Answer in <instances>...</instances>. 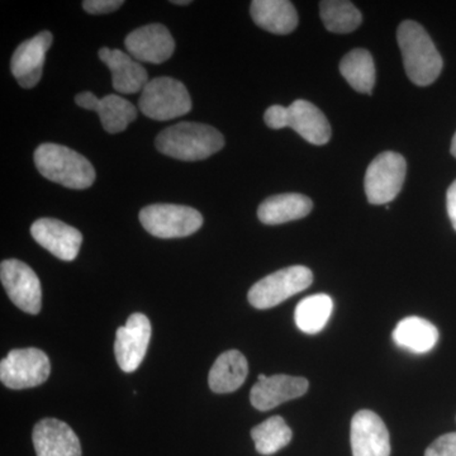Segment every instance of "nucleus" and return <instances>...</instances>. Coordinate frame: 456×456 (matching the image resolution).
Listing matches in <instances>:
<instances>
[{
  "label": "nucleus",
  "instance_id": "nucleus-2",
  "mask_svg": "<svg viewBox=\"0 0 456 456\" xmlns=\"http://www.w3.org/2000/svg\"><path fill=\"white\" fill-rule=\"evenodd\" d=\"M397 40L408 79L419 86L434 83L443 71L444 61L424 27L415 20H404L398 27Z\"/></svg>",
  "mask_w": 456,
  "mask_h": 456
},
{
  "label": "nucleus",
  "instance_id": "nucleus-16",
  "mask_svg": "<svg viewBox=\"0 0 456 456\" xmlns=\"http://www.w3.org/2000/svg\"><path fill=\"white\" fill-rule=\"evenodd\" d=\"M75 103L86 110H94L101 117L102 126L108 134H119L137 118V110L127 99L110 94L102 99L93 93L83 92L75 97Z\"/></svg>",
  "mask_w": 456,
  "mask_h": 456
},
{
  "label": "nucleus",
  "instance_id": "nucleus-15",
  "mask_svg": "<svg viewBox=\"0 0 456 456\" xmlns=\"http://www.w3.org/2000/svg\"><path fill=\"white\" fill-rule=\"evenodd\" d=\"M32 439L37 456H82L79 437L60 419H42L33 428Z\"/></svg>",
  "mask_w": 456,
  "mask_h": 456
},
{
  "label": "nucleus",
  "instance_id": "nucleus-12",
  "mask_svg": "<svg viewBox=\"0 0 456 456\" xmlns=\"http://www.w3.org/2000/svg\"><path fill=\"white\" fill-rule=\"evenodd\" d=\"M126 49L137 61L163 64L173 56L175 42L163 25H149L134 29L125 40Z\"/></svg>",
  "mask_w": 456,
  "mask_h": 456
},
{
  "label": "nucleus",
  "instance_id": "nucleus-17",
  "mask_svg": "<svg viewBox=\"0 0 456 456\" xmlns=\"http://www.w3.org/2000/svg\"><path fill=\"white\" fill-rule=\"evenodd\" d=\"M308 387L310 383L305 378L272 375L255 384L251 389V404L259 411L273 410L290 399L302 397Z\"/></svg>",
  "mask_w": 456,
  "mask_h": 456
},
{
  "label": "nucleus",
  "instance_id": "nucleus-25",
  "mask_svg": "<svg viewBox=\"0 0 456 456\" xmlns=\"http://www.w3.org/2000/svg\"><path fill=\"white\" fill-rule=\"evenodd\" d=\"M340 73L351 88L371 94L375 84V66L370 53L364 49L350 51L340 62Z\"/></svg>",
  "mask_w": 456,
  "mask_h": 456
},
{
  "label": "nucleus",
  "instance_id": "nucleus-13",
  "mask_svg": "<svg viewBox=\"0 0 456 456\" xmlns=\"http://www.w3.org/2000/svg\"><path fill=\"white\" fill-rule=\"evenodd\" d=\"M53 40V33L44 31L23 42L14 51L11 70L22 88H33L40 82L46 53Z\"/></svg>",
  "mask_w": 456,
  "mask_h": 456
},
{
  "label": "nucleus",
  "instance_id": "nucleus-9",
  "mask_svg": "<svg viewBox=\"0 0 456 456\" xmlns=\"http://www.w3.org/2000/svg\"><path fill=\"white\" fill-rule=\"evenodd\" d=\"M0 279L11 301L29 314H40L42 288L40 279L27 264L17 259L2 261Z\"/></svg>",
  "mask_w": 456,
  "mask_h": 456
},
{
  "label": "nucleus",
  "instance_id": "nucleus-8",
  "mask_svg": "<svg viewBox=\"0 0 456 456\" xmlns=\"http://www.w3.org/2000/svg\"><path fill=\"white\" fill-rule=\"evenodd\" d=\"M49 356L40 349L12 350L0 362V380L11 389L33 388L49 379Z\"/></svg>",
  "mask_w": 456,
  "mask_h": 456
},
{
  "label": "nucleus",
  "instance_id": "nucleus-29",
  "mask_svg": "<svg viewBox=\"0 0 456 456\" xmlns=\"http://www.w3.org/2000/svg\"><path fill=\"white\" fill-rule=\"evenodd\" d=\"M122 5V0H86L83 2L84 11L88 12L89 14L112 13Z\"/></svg>",
  "mask_w": 456,
  "mask_h": 456
},
{
  "label": "nucleus",
  "instance_id": "nucleus-3",
  "mask_svg": "<svg viewBox=\"0 0 456 456\" xmlns=\"http://www.w3.org/2000/svg\"><path fill=\"white\" fill-rule=\"evenodd\" d=\"M35 164L42 176L66 188L82 191L92 187L95 180V169L88 159L56 143L38 146Z\"/></svg>",
  "mask_w": 456,
  "mask_h": 456
},
{
  "label": "nucleus",
  "instance_id": "nucleus-1",
  "mask_svg": "<svg viewBox=\"0 0 456 456\" xmlns=\"http://www.w3.org/2000/svg\"><path fill=\"white\" fill-rule=\"evenodd\" d=\"M224 139L220 131L203 123L180 122L161 131L156 149L182 161H200L221 151Z\"/></svg>",
  "mask_w": 456,
  "mask_h": 456
},
{
  "label": "nucleus",
  "instance_id": "nucleus-32",
  "mask_svg": "<svg viewBox=\"0 0 456 456\" xmlns=\"http://www.w3.org/2000/svg\"><path fill=\"white\" fill-rule=\"evenodd\" d=\"M173 3V4H176V5H188V4H191V0H174V2H171Z\"/></svg>",
  "mask_w": 456,
  "mask_h": 456
},
{
  "label": "nucleus",
  "instance_id": "nucleus-30",
  "mask_svg": "<svg viewBox=\"0 0 456 456\" xmlns=\"http://www.w3.org/2000/svg\"><path fill=\"white\" fill-rule=\"evenodd\" d=\"M264 121H265L266 126L273 128V130H281V128L287 127L288 107H269L265 114H264Z\"/></svg>",
  "mask_w": 456,
  "mask_h": 456
},
{
  "label": "nucleus",
  "instance_id": "nucleus-24",
  "mask_svg": "<svg viewBox=\"0 0 456 456\" xmlns=\"http://www.w3.org/2000/svg\"><path fill=\"white\" fill-rule=\"evenodd\" d=\"M334 301L327 294H314L307 297L297 305L294 312L296 325L308 335L322 331L331 317Z\"/></svg>",
  "mask_w": 456,
  "mask_h": 456
},
{
  "label": "nucleus",
  "instance_id": "nucleus-5",
  "mask_svg": "<svg viewBox=\"0 0 456 456\" xmlns=\"http://www.w3.org/2000/svg\"><path fill=\"white\" fill-rule=\"evenodd\" d=\"M140 222L150 235L179 239L197 232L203 217L197 209L179 204H151L141 209Z\"/></svg>",
  "mask_w": 456,
  "mask_h": 456
},
{
  "label": "nucleus",
  "instance_id": "nucleus-28",
  "mask_svg": "<svg viewBox=\"0 0 456 456\" xmlns=\"http://www.w3.org/2000/svg\"><path fill=\"white\" fill-rule=\"evenodd\" d=\"M425 456H456V432L443 435L426 450Z\"/></svg>",
  "mask_w": 456,
  "mask_h": 456
},
{
  "label": "nucleus",
  "instance_id": "nucleus-4",
  "mask_svg": "<svg viewBox=\"0 0 456 456\" xmlns=\"http://www.w3.org/2000/svg\"><path fill=\"white\" fill-rule=\"evenodd\" d=\"M141 112L155 121H169L191 110V99L184 84L169 77L146 84L139 101Z\"/></svg>",
  "mask_w": 456,
  "mask_h": 456
},
{
  "label": "nucleus",
  "instance_id": "nucleus-21",
  "mask_svg": "<svg viewBox=\"0 0 456 456\" xmlns=\"http://www.w3.org/2000/svg\"><path fill=\"white\" fill-rule=\"evenodd\" d=\"M312 208L314 203L303 194H278L260 204L257 217L265 224H281L305 218L310 215Z\"/></svg>",
  "mask_w": 456,
  "mask_h": 456
},
{
  "label": "nucleus",
  "instance_id": "nucleus-7",
  "mask_svg": "<svg viewBox=\"0 0 456 456\" xmlns=\"http://www.w3.org/2000/svg\"><path fill=\"white\" fill-rule=\"evenodd\" d=\"M407 163L397 152L386 151L369 165L364 187L369 203L380 206L395 200L406 179Z\"/></svg>",
  "mask_w": 456,
  "mask_h": 456
},
{
  "label": "nucleus",
  "instance_id": "nucleus-34",
  "mask_svg": "<svg viewBox=\"0 0 456 456\" xmlns=\"http://www.w3.org/2000/svg\"><path fill=\"white\" fill-rule=\"evenodd\" d=\"M265 378H266V375H264V374L259 375V380H264V379H265Z\"/></svg>",
  "mask_w": 456,
  "mask_h": 456
},
{
  "label": "nucleus",
  "instance_id": "nucleus-20",
  "mask_svg": "<svg viewBox=\"0 0 456 456\" xmlns=\"http://www.w3.org/2000/svg\"><path fill=\"white\" fill-rule=\"evenodd\" d=\"M250 12L260 28L274 35H288L298 26V13L287 0H254Z\"/></svg>",
  "mask_w": 456,
  "mask_h": 456
},
{
  "label": "nucleus",
  "instance_id": "nucleus-33",
  "mask_svg": "<svg viewBox=\"0 0 456 456\" xmlns=\"http://www.w3.org/2000/svg\"><path fill=\"white\" fill-rule=\"evenodd\" d=\"M452 154L454 156V158H456V132L452 141Z\"/></svg>",
  "mask_w": 456,
  "mask_h": 456
},
{
  "label": "nucleus",
  "instance_id": "nucleus-26",
  "mask_svg": "<svg viewBox=\"0 0 456 456\" xmlns=\"http://www.w3.org/2000/svg\"><path fill=\"white\" fill-rule=\"evenodd\" d=\"M255 449L261 455H273L292 441L293 434L283 417L273 416L251 430Z\"/></svg>",
  "mask_w": 456,
  "mask_h": 456
},
{
  "label": "nucleus",
  "instance_id": "nucleus-18",
  "mask_svg": "<svg viewBox=\"0 0 456 456\" xmlns=\"http://www.w3.org/2000/svg\"><path fill=\"white\" fill-rule=\"evenodd\" d=\"M99 59L110 68L112 73L113 88L122 94H134L142 92L150 82L146 69L134 57L121 50L108 47L99 50Z\"/></svg>",
  "mask_w": 456,
  "mask_h": 456
},
{
  "label": "nucleus",
  "instance_id": "nucleus-31",
  "mask_svg": "<svg viewBox=\"0 0 456 456\" xmlns=\"http://www.w3.org/2000/svg\"><path fill=\"white\" fill-rule=\"evenodd\" d=\"M446 208H448V215L452 227L456 231V180L450 185L448 193H446Z\"/></svg>",
  "mask_w": 456,
  "mask_h": 456
},
{
  "label": "nucleus",
  "instance_id": "nucleus-11",
  "mask_svg": "<svg viewBox=\"0 0 456 456\" xmlns=\"http://www.w3.org/2000/svg\"><path fill=\"white\" fill-rule=\"evenodd\" d=\"M353 456H389L391 439L388 428L373 411L362 410L351 421Z\"/></svg>",
  "mask_w": 456,
  "mask_h": 456
},
{
  "label": "nucleus",
  "instance_id": "nucleus-6",
  "mask_svg": "<svg viewBox=\"0 0 456 456\" xmlns=\"http://www.w3.org/2000/svg\"><path fill=\"white\" fill-rule=\"evenodd\" d=\"M312 283L314 274L310 269L301 265L289 266L254 284L248 290V302L257 310H268L307 289Z\"/></svg>",
  "mask_w": 456,
  "mask_h": 456
},
{
  "label": "nucleus",
  "instance_id": "nucleus-27",
  "mask_svg": "<svg viewBox=\"0 0 456 456\" xmlns=\"http://www.w3.org/2000/svg\"><path fill=\"white\" fill-rule=\"evenodd\" d=\"M321 20L327 31L350 33L355 31L362 23V16L359 9L345 0H325L320 4Z\"/></svg>",
  "mask_w": 456,
  "mask_h": 456
},
{
  "label": "nucleus",
  "instance_id": "nucleus-14",
  "mask_svg": "<svg viewBox=\"0 0 456 456\" xmlns=\"http://www.w3.org/2000/svg\"><path fill=\"white\" fill-rule=\"evenodd\" d=\"M31 235L42 248L64 261L77 259L83 242L79 230L53 218L36 221L31 227Z\"/></svg>",
  "mask_w": 456,
  "mask_h": 456
},
{
  "label": "nucleus",
  "instance_id": "nucleus-23",
  "mask_svg": "<svg viewBox=\"0 0 456 456\" xmlns=\"http://www.w3.org/2000/svg\"><path fill=\"white\" fill-rule=\"evenodd\" d=\"M392 336L397 346L415 354L428 353L439 341L436 327L430 321L416 316L403 318Z\"/></svg>",
  "mask_w": 456,
  "mask_h": 456
},
{
  "label": "nucleus",
  "instance_id": "nucleus-22",
  "mask_svg": "<svg viewBox=\"0 0 456 456\" xmlns=\"http://www.w3.org/2000/svg\"><path fill=\"white\" fill-rule=\"evenodd\" d=\"M248 374V360L240 351L221 354L209 371V388L215 393H232L245 383Z\"/></svg>",
  "mask_w": 456,
  "mask_h": 456
},
{
  "label": "nucleus",
  "instance_id": "nucleus-10",
  "mask_svg": "<svg viewBox=\"0 0 456 456\" xmlns=\"http://www.w3.org/2000/svg\"><path fill=\"white\" fill-rule=\"evenodd\" d=\"M150 338L151 323L142 314H131L126 325L117 330L114 354L123 371L132 373L139 369L145 359Z\"/></svg>",
  "mask_w": 456,
  "mask_h": 456
},
{
  "label": "nucleus",
  "instance_id": "nucleus-19",
  "mask_svg": "<svg viewBox=\"0 0 456 456\" xmlns=\"http://www.w3.org/2000/svg\"><path fill=\"white\" fill-rule=\"evenodd\" d=\"M287 127L292 128L312 145H326L331 139V126L325 114L311 102L303 99L288 107Z\"/></svg>",
  "mask_w": 456,
  "mask_h": 456
}]
</instances>
